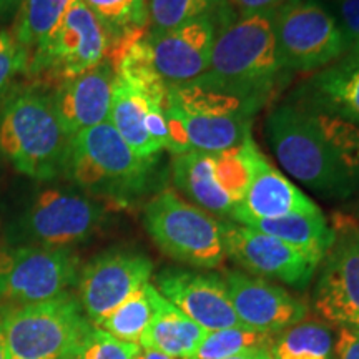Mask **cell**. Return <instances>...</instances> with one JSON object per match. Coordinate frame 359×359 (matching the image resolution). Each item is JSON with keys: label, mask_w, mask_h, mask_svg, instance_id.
Masks as SVG:
<instances>
[{"label": "cell", "mask_w": 359, "mask_h": 359, "mask_svg": "<svg viewBox=\"0 0 359 359\" xmlns=\"http://www.w3.org/2000/svg\"><path fill=\"white\" fill-rule=\"evenodd\" d=\"M163 296L155 288L154 283H147L140 290L128 296L118 308L100 323V330L116 339L127 343H140L142 334L154 321Z\"/></svg>", "instance_id": "d4e9b609"}, {"label": "cell", "mask_w": 359, "mask_h": 359, "mask_svg": "<svg viewBox=\"0 0 359 359\" xmlns=\"http://www.w3.org/2000/svg\"><path fill=\"white\" fill-rule=\"evenodd\" d=\"M74 0H22L12 35L27 52L50 35Z\"/></svg>", "instance_id": "83f0119b"}, {"label": "cell", "mask_w": 359, "mask_h": 359, "mask_svg": "<svg viewBox=\"0 0 359 359\" xmlns=\"http://www.w3.org/2000/svg\"><path fill=\"white\" fill-rule=\"evenodd\" d=\"M333 11L338 22L348 55H359V0H333Z\"/></svg>", "instance_id": "d6a6232c"}, {"label": "cell", "mask_w": 359, "mask_h": 359, "mask_svg": "<svg viewBox=\"0 0 359 359\" xmlns=\"http://www.w3.org/2000/svg\"><path fill=\"white\" fill-rule=\"evenodd\" d=\"M222 278L235 313L251 330L280 334L306 318V303L276 283L236 268L224 269Z\"/></svg>", "instance_id": "e0dca14e"}, {"label": "cell", "mask_w": 359, "mask_h": 359, "mask_svg": "<svg viewBox=\"0 0 359 359\" xmlns=\"http://www.w3.org/2000/svg\"><path fill=\"white\" fill-rule=\"evenodd\" d=\"M6 314L0 309V359H6Z\"/></svg>", "instance_id": "74e56055"}, {"label": "cell", "mask_w": 359, "mask_h": 359, "mask_svg": "<svg viewBox=\"0 0 359 359\" xmlns=\"http://www.w3.org/2000/svg\"><path fill=\"white\" fill-rule=\"evenodd\" d=\"M105 27L82 0H74L50 35L30 52L27 74L35 85L53 88L110 58Z\"/></svg>", "instance_id": "9c48e42d"}, {"label": "cell", "mask_w": 359, "mask_h": 359, "mask_svg": "<svg viewBox=\"0 0 359 359\" xmlns=\"http://www.w3.org/2000/svg\"><path fill=\"white\" fill-rule=\"evenodd\" d=\"M320 206L302 188L259 154L248 190L236 205L231 222L245 224L251 219H273L296 213H313Z\"/></svg>", "instance_id": "d6986e66"}, {"label": "cell", "mask_w": 359, "mask_h": 359, "mask_svg": "<svg viewBox=\"0 0 359 359\" xmlns=\"http://www.w3.org/2000/svg\"><path fill=\"white\" fill-rule=\"evenodd\" d=\"M30 53L7 30H0V103L13 92V82L27 74Z\"/></svg>", "instance_id": "4dcf8cb0"}, {"label": "cell", "mask_w": 359, "mask_h": 359, "mask_svg": "<svg viewBox=\"0 0 359 359\" xmlns=\"http://www.w3.org/2000/svg\"><path fill=\"white\" fill-rule=\"evenodd\" d=\"M275 37L288 74H314L346 55L334 13L323 0H291L275 12Z\"/></svg>", "instance_id": "30bf717a"}, {"label": "cell", "mask_w": 359, "mask_h": 359, "mask_svg": "<svg viewBox=\"0 0 359 359\" xmlns=\"http://www.w3.org/2000/svg\"><path fill=\"white\" fill-rule=\"evenodd\" d=\"M160 158L138 156L105 122L72 137L64 178L103 203L130 206L161 190Z\"/></svg>", "instance_id": "3957f363"}, {"label": "cell", "mask_w": 359, "mask_h": 359, "mask_svg": "<svg viewBox=\"0 0 359 359\" xmlns=\"http://www.w3.org/2000/svg\"><path fill=\"white\" fill-rule=\"evenodd\" d=\"M72 137L62 127L50 88L15 90L0 111V155L37 182L64 178Z\"/></svg>", "instance_id": "277c9868"}, {"label": "cell", "mask_w": 359, "mask_h": 359, "mask_svg": "<svg viewBox=\"0 0 359 359\" xmlns=\"http://www.w3.org/2000/svg\"><path fill=\"white\" fill-rule=\"evenodd\" d=\"M233 15L228 4L223 11L188 22L172 30L151 32L147 29L143 43L154 70L168 85L196 80L208 70L219 25Z\"/></svg>", "instance_id": "5bb4252c"}, {"label": "cell", "mask_w": 359, "mask_h": 359, "mask_svg": "<svg viewBox=\"0 0 359 359\" xmlns=\"http://www.w3.org/2000/svg\"><path fill=\"white\" fill-rule=\"evenodd\" d=\"M140 351L138 343L116 339L100 327L93 326L75 359H133Z\"/></svg>", "instance_id": "1f68e13d"}, {"label": "cell", "mask_w": 359, "mask_h": 359, "mask_svg": "<svg viewBox=\"0 0 359 359\" xmlns=\"http://www.w3.org/2000/svg\"><path fill=\"white\" fill-rule=\"evenodd\" d=\"M336 359H359V331L338 330L334 338Z\"/></svg>", "instance_id": "836d02e7"}, {"label": "cell", "mask_w": 359, "mask_h": 359, "mask_svg": "<svg viewBox=\"0 0 359 359\" xmlns=\"http://www.w3.org/2000/svg\"><path fill=\"white\" fill-rule=\"evenodd\" d=\"M80 259L74 250L47 246H0V302L43 303L70 293L77 285Z\"/></svg>", "instance_id": "8fae6325"}, {"label": "cell", "mask_w": 359, "mask_h": 359, "mask_svg": "<svg viewBox=\"0 0 359 359\" xmlns=\"http://www.w3.org/2000/svg\"><path fill=\"white\" fill-rule=\"evenodd\" d=\"M290 2L291 0H228V4L240 12V15L257 12H278Z\"/></svg>", "instance_id": "e575fe53"}, {"label": "cell", "mask_w": 359, "mask_h": 359, "mask_svg": "<svg viewBox=\"0 0 359 359\" xmlns=\"http://www.w3.org/2000/svg\"><path fill=\"white\" fill-rule=\"evenodd\" d=\"M133 359H180V358H173V356H168V354H165V353L155 351V349H145L140 346V351L137 353V356H135Z\"/></svg>", "instance_id": "d590c367"}, {"label": "cell", "mask_w": 359, "mask_h": 359, "mask_svg": "<svg viewBox=\"0 0 359 359\" xmlns=\"http://www.w3.org/2000/svg\"><path fill=\"white\" fill-rule=\"evenodd\" d=\"M223 359H271V354L269 351H248V353H241L236 354V356H230V358H223Z\"/></svg>", "instance_id": "f35d334b"}, {"label": "cell", "mask_w": 359, "mask_h": 359, "mask_svg": "<svg viewBox=\"0 0 359 359\" xmlns=\"http://www.w3.org/2000/svg\"><path fill=\"white\" fill-rule=\"evenodd\" d=\"M276 334L262 333L248 326L210 331L191 359H223L248 351H269Z\"/></svg>", "instance_id": "f1b7e54d"}, {"label": "cell", "mask_w": 359, "mask_h": 359, "mask_svg": "<svg viewBox=\"0 0 359 359\" xmlns=\"http://www.w3.org/2000/svg\"><path fill=\"white\" fill-rule=\"evenodd\" d=\"M92 330L72 293L17 306L6 314V359H75Z\"/></svg>", "instance_id": "ba28073f"}, {"label": "cell", "mask_w": 359, "mask_h": 359, "mask_svg": "<svg viewBox=\"0 0 359 359\" xmlns=\"http://www.w3.org/2000/svg\"><path fill=\"white\" fill-rule=\"evenodd\" d=\"M109 122L138 156L150 158L163 151L148 133L145 98L118 77H115Z\"/></svg>", "instance_id": "cb8c5ba5"}, {"label": "cell", "mask_w": 359, "mask_h": 359, "mask_svg": "<svg viewBox=\"0 0 359 359\" xmlns=\"http://www.w3.org/2000/svg\"><path fill=\"white\" fill-rule=\"evenodd\" d=\"M223 238L226 258L248 275L296 290H306L314 280L318 264L275 236L223 219Z\"/></svg>", "instance_id": "9a60e30c"}, {"label": "cell", "mask_w": 359, "mask_h": 359, "mask_svg": "<svg viewBox=\"0 0 359 359\" xmlns=\"http://www.w3.org/2000/svg\"><path fill=\"white\" fill-rule=\"evenodd\" d=\"M334 240L316 269L313 308L331 327L359 331V224L338 218Z\"/></svg>", "instance_id": "7c38bea8"}, {"label": "cell", "mask_w": 359, "mask_h": 359, "mask_svg": "<svg viewBox=\"0 0 359 359\" xmlns=\"http://www.w3.org/2000/svg\"><path fill=\"white\" fill-rule=\"evenodd\" d=\"M245 226L271 235L286 245L299 250L320 266L334 240L333 224L320 210L313 213H296L273 219H251Z\"/></svg>", "instance_id": "7402d4cb"}, {"label": "cell", "mask_w": 359, "mask_h": 359, "mask_svg": "<svg viewBox=\"0 0 359 359\" xmlns=\"http://www.w3.org/2000/svg\"><path fill=\"white\" fill-rule=\"evenodd\" d=\"M264 135L280 167L326 200L359 190V127L293 98L264 120Z\"/></svg>", "instance_id": "6da1fadb"}, {"label": "cell", "mask_w": 359, "mask_h": 359, "mask_svg": "<svg viewBox=\"0 0 359 359\" xmlns=\"http://www.w3.org/2000/svg\"><path fill=\"white\" fill-rule=\"evenodd\" d=\"M271 359H336L334 334L325 321L303 320L276 334Z\"/></svg>", "instance_id": "484cf974"}, {"label": "cell", "mask_w": 359, "mask_h": 359, "mask_svg": "<svg viewBox=\"0 0 359 359\" xmlns=\"http://www.w3.org/2000/svg\"><path fill=\"white\" fill-rule=\"evenodd\" d=\"M143 226L161 253L195 269L226 262L223 219L193 205L173 188H161L143 206Z\"/></svg>", "instance_id": "52a82bcc"}, {"label": "cell", "mask_w": 359, "mask_h": 359, "mask_svg": "<svg viewBox=\"0 0 359 359\" xmlns=\"http://www.w3.org/2000/svg\"><path fill=\"white\" fill-rule=\"evenodd\" d=\"M228 0H147L148 30H172L200 17L218 13Z\"/></svg>", "instance_id": "f546056e"}, {"label": "cell", "mask_w": 359, "mask_h": 359, "mask_svg": "<svg viewBox=\"0 0 359 359\" xmlns=\"http://www.w3.org/2000/svg\"><path fill=\"white\" fill-rule=\"evenodd\" d=\"M290 98L338 115L359 127V55H344L309 74Z\"/></svg>", "instance_id": "ffe728a7"}, {"label": "cell", "mask_w": 359, "mask_h": 359, "mask_svg": "<svg viewBox=\"0 0 359 359\" xmlns=\"http://www.w3.org/2000/svg\"><path fill=\"white\" fill-rule=\"evenodd\" d=\"M155 288L206 331L245 326L235 313L223 278L217 273L165 268L155 278Z\"/></svg>", "instance_id": "2e32d148"}, {"label": "cell", "mask_w": 359, "mask_h": 359, "mask_svg": "<svg viewBox=\"0 0 359 359\" xmlns=\"http://www.w3.org/2000/svg\"><path fill=\"white\" fill-rule=\"evenodd\" d=\"M170 178L173 190H177L190 203L212 213L213 217L231 219L236 205L219 187L215 175L213 154L191 150L172 155Z\"/></svg>", "instance_id": "44dd1931"}, {"label": "cell", "mask_w": 359, "mask_h": 359, "mask_svg": "<svg viewBox=\"0 0 359 359\" xmlns=\"http://www.w3.org/2000/svg\"><path fill=\"white\" fill-rule=\"evenodd\" d=\"M154 262L143 251L110 248L93 257L80 269L79 302L93 326H100L128 296L150 283Z\"/></svg>", "instance_id": "4fadbf2b"}, {"label": "cell", "mask_w": 359, "mask_h": 359, "mask_svg": "<svg viewBox=\"0 0 359 359\" xmlns=\"http://www.w3.org/2000/svg\"><path fill=\"white\" fill-rule=\"evenodd\" d=\"M358 224H359V222H358Z\"/></svg>", "instance_id": "ab89813d"}, {"label": "cell", "mask_w": 359, "mask_h": 359, "mask_svg": "<svg viewBox=\"0 0 359 359\" xmlns=\"http://www.w3.org/2000/svg\"><path fill=\"white\" fill-rule=\"evenodd\" d=\"M290 75L278 57L275 12H257L219 25L208 70L196 80L262 110Z\"/></svg>", "instance_id": "7a4b0ae2"}, {"label": "cell", "mask_w": 359, "mask_h": 359, "mask_svg": "<svg viewBox=\"0 0 359 359\" xmlns=\"http://www.w3.org/2000/svg\"><path fill=\"white\" fill-rule=\"evenodd\" d=\"M109 222V206L74 185L34 193L8 223L7 245L67 248L87 243Z\"/></svg>", "instance_id": "8992f818"}, {"label": "cell", "mask_w": 359, "mask_h": 359, "mask_svg": "<svg viewBox=\"0 0 359 359\" xmlns=\"http://www.w3.org/2000/svg\"><path fill=\"white\" fill-rule=\"evenodd\" d=\"M258 111L248 102L198 80L170 85L167 118L170 127L168 154L230 150L245 143L251 135Z\"/></svg>", "instance_id": "5b68a950"}, {"label": "cell", "mask_w": 359, "mask_h": 359, "mask_svg": "<svg viewBox=\"0 0 359 359\" xmlns=\"http://www.w3.org/2000/svg\"><path fill=\"white\" fill-rule=\"evenodd\" d=\"M102 22L111 40V53L148 29L147 0H82ZM110 53V57H111Z\"/></svg>", "instance_id": "4316f807"}, {"label": "cell", "mask_w": 359, "mask_h": 359, "mask_svg": "<svg viewBox=\"0 0 359 359\" xmlns=\"http://www.w3.org/2000/svg\"><path fill=\"white\" fill-rule=\"evenodd\" d=\"M210 331L163 298L154 321L140 338V346L180 359H191Z\"/></svg>", "instance_id": "603a6c76"}, {"label": "cell", "mask_w": 359, "mask_h": 359, "mask_svg": "<svg viewBox=\"0 0 359 359\" xmlns=\"http://www.w3.org/2000/svg\"><path fill=\"white\" fill-rule=\"evenodd\" d=\"M22 0H0V17L11 15L15 11H19Z\"/></svg>", "instance_id": "8d00e7d4"}, {"label": "cell", "mask_w": 359, "mask_h": 359, "mask_svg": "<svg viewBox=\"0 0 359 359\" xmlns=\"http://www.w3.org/2000/svg\"><path fill=\"white\" fill-rule=\"evenodd\" d=\"M110 58L50 88L57 116L69 137L109 122L115 85Z\"/></svg>", "instance_id": "ac0fdd59"}]
</instances>
